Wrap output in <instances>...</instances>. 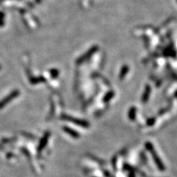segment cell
Listing matches in <instances>:
<instances>
[{"mask_svg": "<svg viewBox=\"0 0 177 177\" xmlns=\"http://www.w3.org/2000/svg\"><path fill=\"white\" fill-rule=\"evenodd\" d=\"M61 118V120H67V121L72 122V123H75V125L81 126V127H84V128L89 127V123H88L87 121H86V120L77 119V118L72 117H70L69 115H66V114L62 115Z\"/></svg>", "mask_w": 177, "mask_h": 177, "instance_id": "1", "label": "cell"}, {"mask_svg": "<svg viewBox=\"0 0 177 177\" xmlns=\"http://www.w3.org/2000/svg\"><path fill=\"white\" fill-rule=\"evenodd\" d=\"M19 90H14L12 92H10L7 97H5V98H3L0 101V109H3L6 105L8 104L9 103L11 102L14 98L17 97L19 95Z\"/></svg>", "mask_w": 177, "mask_h": 177, "instance_id": "2", "label": "cell"}, {"mask_svg": "<svg viewBox=\"0 0 177 177\" xmlns=\"http://www.w3.org/2000/svg\"><path fill=\"white\" fill-rule=\"evenodd\" d=\"M97 50H98V47L93 46L89 50H88V51L86 52L85 54L80 56V57L77 60L76 63L78 64H82V63H84V62H85L86 61H87L88 58L91 57L92 55H93L94 53H95V52L97 51Z\"/></svg>", "mask_w": 177, "mask_h": 177, "instance_id": "3", "label": "cell"}, {"mask_svg": "<svg viewBox=\"0 0 177 177\" xmlns=\"http://www.w3.org/2000/svg\"><path fill=\"white\" fill-rule=\"evenodd\" d=\"M50 132H46L45 133V134L44 135V137H43L42 139L41 140L40 142H39V146H38V149H37L39 153H40L41 151H42L43 149L45 148V146H47V142H48L49 138H50Z\"/></svg>", "mask_w": 177, "mask_h": 177, "instance_id": "4", "label": "cell"}, {"mask_svg": "<svg viewBox=\"0 0 177 177\" xmlns=\"http://www.w3.org/2000/svg\"><path fill=\"white\" fill-rule=\"evenodd\" d=\"M63 129L66 133L68 134L69 135H70V136L72 137L73 138H79V137H80V134H79V133L74 131L73 129H70V128L67 127V126H66V127H63Z\"/></svg>", "mask_w": 177, "mask_h": 177, "instance_id": "5", "label": "cell"}, {"mask_svg": "<svg viewBox=\"0 0 177 177\" xmlns=\"http://www.w3.org/2000/svg\"><path fill=\"white\" fill-rule=\"evenodd\" d=\"M31 82L32 84H39V83H43L46 80L43 76H39V77H35V78H31Z\"/></svg>", "mask_w": 177, "mask_h": 177, "instance_id": "6", "label": "cell"}, {"mask_svg": "<svg viewBox=\"0 0 177 177\" xmlns=\"http://www.w3.org/2000/svg\"><path fill=\"white\" fill-rule=\"evenodd\" d=\"M50 75H51V77L52 78H57L58 75H59V72H58L57 69H51Z\"/></svg>", "mask_w": 177, "mask_h": 177, "instance_id": "7", "label": "cell"}, {"mask_svg": "<svg viewBox=\"0 0 177 177\" xmlns=\"http://www.w3.org/2000/svg\"><path fill=\"white\" fill-rule=\"evenodd\" d=\"M112 97H113V92H109V93H108L106 96H105L104 98H103V101H104V102H107V101H109Z\"/></svg>", "mask_w": 177, "mask_h": 177, "instance_id": "8", "label": "cell"}, {"mask_svg": "<svg viewBox=\"0 0 177 177\" xmlns=\"http://www.w3.org/2000/svg\"><path fill=\"white\" fill-rule=\"evenodd\" d=\"M0 149H1V150H2V149H3V148H2V147L1 146H0Z\"/></svg>", "mask_w": 177, "mask_h": 177, "instance_id": "9", "label": "cell"}, {"mask_svg": "<svg viewBox=\"0 0 177 177\" xmlns=\"http://www.w3.org/2000/svg\"><path fill=\"white\" fill-rule=\"evenodd\" d=\"M0 69H1V66H0Z\"/></svg>", "mask_w": 177, "mask_h": 177, "instance_id": "10", "label": "cell"}]
</instances>
